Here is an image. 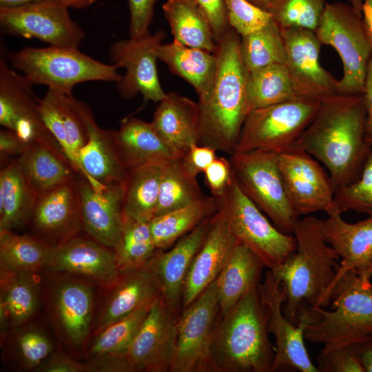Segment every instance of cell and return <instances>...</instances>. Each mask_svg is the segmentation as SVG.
Listing matches in <instances>:
<instances>
[{"instance_id": "cell-1", "label": "cell", "mask_w": 372, "mask_h": 372, "mask_svg": "<svg viewBox=\"0 0 372 372\" xmlns=\"http://www.w3.org/2000/svg\"><path fill=\"white\" fill-rule=\"evenodd\" d=\"M365 120L362 94L333 95L321 101L316 116L293 147L318 161L335 190L342 188L358 178L370 153Z\"/></svg>"}, {"instance_id": "cell-2", "label": "cell", "mask_w": 372, "mask_h": 372, "mask_svg": "<svg viewBox=\"0 0 372 372\" xmlns=\"http://www.w3.org/2000/svg\"><path fill=\"white\" fill-rule=\"evenodd\" d=\"M323 220L311 215L299 218L292 231L295 251L271 270L285 290L283 313L295 324L303 302L324 307L331 301L340 257L325 238Z\"/></svg>"}, {"instance_id": "cell-3", "label": "cell", "mask_w": 372, "mask_h": 372, "mask_svg": "<svg viewBox=\"0 0 372 372\" xmlns=\"http://www.w3.org/2000/svg\"><path fill=\"white\" fill-rule=\"evenodd\" d=\"M239 34L231 28L217 42L214 52L217 70L212 89L206 99L198 101V145L231 155L236 152L247 116L249 71L240 52Z\"/></svg>"}, {"instance_id": "cell-4", "label": "cell", "mask_w": 372, "mask_h": 372, "mask_svg": "<svg viewBox=\"0 0 372 372\" xmlns=\"http://www.w3.org/2000/svg\"><path fill=\"white\" fill-rule=\"evenodd\" d=\"M268 318L255 287L218 321L209 371L271 372L275 350L268 336Z\"/></svg>"}, {"instance_id": "cell-5", "label": "cell", "mask_w": 372, "mask_h": 372, "mask_svg": "<svg viewBox=\"0 0 372 372\" xmlns=\"http://www.w3.org/2000/svg\"><path fill=\"white\" fill-rule=\"evenodd\" d=\"M354 270L335 283L331 296L332 307H310L318 320L304 330V338L323 344L320 353L348 347L372 333V282Z\"/></svg>"}, {"instance_id": "cell-6", "label": "cell", "mask_w": 372, "mask_h": 372, "mask_svg": "<svg viewBox=\"0 0 372 372\" xmlns=\"http://www.w3.org/2000/svg\"><path fill=\"white\" fill-rule=\"evenodd\" d=\"M9 59L10 65L32 84L70 95L81 83H117L122 78L116 65L102 63L74 48L26 47L11 53Z\"/></svg>"}, {"instance_id": "cell-7", "label": "cell", "mask_w": 372, "mask_h": 372, "mask_svg": "<svg viewBox=\"0 0 372 372\" xmlns=\"http://www.w3.org/2000/svg\"><path fill=\"white\" fill-rule=\"evenodd\" d=\"M216 200L217 211L223 215L238 242L251 250L264 267L271 270L295 251L294 236L279 230L242 192L235 178Z\"/></svg>"}, {"instance_id": "cell-8", "label": "cell", "mask_w": 372, "mask_h": 372, "mask_svg": "<svg viewBox=\"0 0 372 372\" xmlns=\"http://www.w3.org/2000/svg\"><path fill=\"white\" fill-rule=\"evenodd\" d=\"M322 44L331 45L343 64L338 93L362 94L372 51L362 16L352 6L342 1L327 3L315 30Z\"/></svg>"}, {"instance_id": "cell-9", "label": "cell", "mask_w": 372, "mask_h": 372, "mask_svg": "<svg viewBox=\"0 0 372 372\" xmlns=\"http://www.w3.org/2000/svg\"><path fill=\"white\" fill-rule=\"evenodd\" d=\"M320 104L297 97L251 111L235 153L263 150L278 154L291 149L316 116Z\"/></svg>"}, {"instance_id": "cell-10", "label": "cell", "mask_w": 372, "mask_h": 372, "mask_svg": "<svg viewBox=\"0 0 372 372\" xmlns=\"http://www.w3.org/2000/svg\"><path fill=\"white\" fill-rule=\"evenodd\" d=\"M230 161L242 192L281 231L292 234L300 218L291 207L278 164V154L252 150L236 152Z\"/></svg>"}, {"instance_id": "cell-11", "label": "cell", "mask_w": 372, "mask_h": 372, "mask_svg": "<svg viewBox=\"0 0 372 372\" xmlns=\"http://www.w3.org/2000/svg\"><path fill=\"white\" fill-rule=\"evenodd\" d=\"M260 299L269 312L268 331L276 341L275 358L271 372L289 366L300 372H318L311 362L304 339L306 327L318 320L317 313L309 306L301 307L298 322L295 324L283 313L286 293L271 270L265 273L264 281L258 285Z\"/></svg>"}, {"instance_id": "cell-12", "label": "cell", "mask_w": 372, "mask_h": 372, "mask_svg": "<svg viewBox=\"0 0 372 372\" xmlns=\"http://www.w3.org/2000/svg\"><path fill=\"white\" fill-rule=\"evenodd\" d=\"M32 83L22 73L0 59V124L15 132L28 145H44L68 161L47 127Z\"/></svg>"}, {"instance_id": "cell-13", "label": "cell", "mask_w": 372, "mask_h": 372, "mask_svg": "<svg viewBox=\"0 0 372 372\" xmlns=\"http://www.w3.org/2000/svg\"><path fill=\"white\" fill-rule=\"evenodd\" d=\"M218 311L216 279L177 319L176 351L170 372L209 371Z\"/></svg>"}, {"instance_id": "cell-14", "label": "cell", "mask_w": 372, "mask_h": 372, "mask_svg": "<svg viewBox=\"0 0 372 372\" xmlns=\"http://www.w3.org/2000/svg\"><path fill=\"white\" fill-rule=\"evenodd\" d=\"M278 164L288 200L299 217L327 214L335 207L332 180L311 155L291 147L278 154Z\"/></svg>"}, {"instance_id": "cell-15", "label": "cell", "mask_w": 372, "mask_h": 372, "mask_svg": "<svg viewBox=\"0 0 372 372\" xmlns=\"http://www.w3.org/2000/svg\"><path fill=\"white\" fill-rule=\"evenodd\" d=\"M68 10L53 0L0 8V24L10 35L37 39L52 46L78 48L85 34Z\"/></svg>"}, {"instance_id": "cell-16", "label": "cell", "mask_w": 372, "mask_h": 372, "mask_svg": "<svg viewBox=\"0 0 372 372\" xmlns=\"http://www.w3.org/2000/svg\"><path fill=\"white\" fill-rule=\"evenodd\" d=\"M165 37L163 30L147 33L138 38L114 42L110 48V59L125 73L116 83L118 93L124 98H132L140 93L143 103L159 102L166 93L159 81L156 50Z\"/></svg>"}, {"instance_id": "cell-17", "label": "cell", "mask_w": 372, "mask_h": 372, "mask_svg": "<svg viewBox=\"0 0 372 372\" xmlns=\"http://www.w3.org/2000/svg\"><path fill=\"white\" fill-rule=\"evenodd\" d=\"M286 50L285 65L300 97L322 101L338 93V81L320 63L321 42L315 32L281 28Z\"/></svg>"}, {"instance_id": "cell-18", "label": "cell", "mask_w": 372, "mask_h": 372, "mask_svg": "<svg viewBox=\"0 0 372 372\" xmlns=\"http://www.w3.org/2000/svg\"><path fill=\"white\" fill-rule=\"evenodd\" d=\"M177 318L162 296L150 307L125 353L132 371H169L176 346Z\"/></svg>"}, {"instance_id": "cell-19", "label": "cell", "mask_w": 372, "mask_h": 372, "mask_svg": "<svg viewBox=\"0 0 372 372\" xmlns=\"http://www.w3.org/2000/svg\"><path fill=\"white\" fill-rule=\"evenodd\" d=\"M44 269L109 288L120 276L112 248L77 235L52 247Z\"/></svg>"}, {"instance_id": "cell-20", "label": "cell", "mask_w": 372, "mask_h": 372, "mask_svg": "<svg viewBox=\"0 0 372 372\" xmlns=\"http://www.w3.org/2000/svg\"><path fill=\"white\" fill-rule=\"evenodd\" d=\"M42 118L76 173L81 176L79 153L89 136V125L94 118L83 102L61 92L48 89L39 100Z\"/></svg>"}, {"instance_id": "cell-21", "label": "cell", "mask_w": 372, "mask_h": 372, "mask_svg": "<svg viewBox=\"0 0 372 372\" xmlns=\"http://www.w3.org/2000/svg\"><path fill=\"white\" fill-rule=\"evenodd\" d=\"M61 276L51 293L52 318L63 340L77 347L90 333L96 285L76 277Z\"/></svg>"}, {"instance_id": "cell-22", "label": "cell", "mask_w": 372, "mask_h": 372, "mask_svg": "<svg viewBox=\"0 0 372 372\" xmlns=\"http://www.w3.org/2000/svg\"><path fill=\"white\" fill-rule=\"evenodd\" d=\"M36 236L54 247L77 235L82 229L77 180L39 196L30 216Z\"/></svg>"}, {"instance_id": "cell-23", "label": "cell", "mask_w": 372, "mask_h": 372, "mask_svg": "<svg viewBox=\"0 0 372 372\" xmlns=\"http://www.w3.org/2000/svg\"><path fill=\"white\" fill-rule=\"evenodd\" d=\"M77 185L82 229L90 238L113 249L124 223V184L96 189L83 178Z\"/></svg>"}, {"instance_id": "cell-24", "label": "cell", "mask_w": 372, "mask_h": 372, "mask_svg": "<svg viewBox=\"0 0 372 372\" xmlns=\"http://www.w3.org/2000/svg\"><path fill=\"white\" fill-rule=\"evenodd\" d=\"M238 242L223 215L217 211L211 216L207 235L187 272L182 297L184 308L217 278Z\"/></svg>"}, {"instance_id": "cell-25", "label": "cell", "mask_w": 372, "mask_h": 372, "mask_svg": "<svg viewBox=\"0 0 372 372\" xmlns=\"http://www.w3.org/2000/svg\"><path fill=\"white\" fill-rule=\"evenodd\" d=\"M158 251L143 267L120 274L110 287L94 334L162 296L157 269Z\"/></svg>"}, {"instance_id": "cell-26", "label": "cell", "mask_w": 372, "mask_h": 372, "mask_svg": "<svg viewBox=\"0 0 372 372\" xmlns=\"http://www.w3.org/2000/svg\"><path fill=\"white\" fill-rule=\"evenodd\" d=\"M342 213L335 206L323 220L325 238L341 259L331 293L335 283L347 272L354 270L362 273L372 262V216L350 223L343 219Z\"/></svg>"}, {"instance_id": "cell-27", "label": "cell", "mask_w": 372, "mask_h": 372, "mask_svg": "<svg viewBox=\"0 0 372 372\" xmlns=\"http://www.w3.org/2000/svg\"><path fill=\"white\" fill-rule=\"evenodd\" d=\"M211 216L202 221L169 251L163 252L159 249L157 269L162 297L169 310L177 318L180 316L183 286L187 272L207 235Z\"/></svg>"}, {"instance_id": "cell-28", "label": "cell", "mask_w": 372, "mask_h": 372, "mask_svg": "<svg viewBox=\"0 0 372 372\" xmlns=\"http://www.w3.org/2000/svg\"><path fill=\"white\" fill-rule=\"evenodd\" d=\"M114 130L100 127L93 118L89 125V136L79 153L81 177L93 187L124 184L128 169L124 165L115 142Z\"/></svg>"}, {"instance_id": "cell-29", "label": "cell", "mask_w": 372, "mask_h": 372, "mask_svg": "<svg viewBox=\"0 0 372 372\" xmlns=\"http://www.w3.org/2000/svg\"><path fill=\"white\" fill-rule=\"evenodd\" d=\"M120 156L129 170L147 164L182 157L160 135L152 123L127 116L115 131Z\"/></svg>"}, {"instance_id": "cell-30", "label": "cell", "mask_w": 372, "mask_h": 372, "mask_svg": "<svg viewBox=\"0 0 372 372\" xmlns=\"http://www.w3.org/2000/svg\"><path fill=\"white\" fill-rule=\"evenodd\" d=\"M200 118L198 103L169 92L159 101L151 123L183 157L192 144H198Z\"/></svg>"}, {"instance_id": "cell-31", "label": "cell", "mask_w": 372, "mask_h": 372, "mask_svg": "<svg viewBox=\"0 0 372 372\" xmlns=\"http://www.w3.org/2000/svg\"><path fill=\"white\" fill-rule=\"evenodd\" d=\"M158 59L174 74L193 86L198 101L207 98L212 89L217 70L214 53L184 45L176 41L161 44L156 50Z\"/></svg>"}, {"instance_id": "cell-32", "label": "cell", "mask_w": 372, "mask_h": 372, "mask_svg": "<svg viewBox=\"0 0 372 372\" xmlns=\"http://www.w3.org/2000/svg\"><path fill=\"white\" fill-rule=\"evenodd\" d=\"M263 264L248 247L238 242L216 278L221 317L227 316L240 299L257 287Z\"/></svg>"}, {"instance_id": "cell-33", "label": "cell", "mask_w": 372, "mask_h": 372, "mask_svg": "<svg viewBox=\"0 0 372 372\" xmlns=\"http://www.w3.org/2000/svg\"><path fill=\"white\" fill-rule=\"evenodd\" d=\"M34 274L1 269L0 320L2 335L6 329L21 327L35 313L39 302V286Z\"/></svg>"}, {"instance_id": "cell-34", "label": "cell", "mask_w": 372, "mask_h": 372, "mask_svg": "<svg viewBox=\"0 0 372 372\" xmlns=\"http://www.w3.org/2000/svg\"><path fill=\"white\" fill-rule=\"evenodd\" d=\"M17 159L37 198L59 185L76 180V172L70 162L44 145H30Z\"/></svg>"}, {"instance_id": "cell-35", "label": "cell", "mask_w": 372, "mask_h": 372, "mask_svg": "<svg viewBox=\"0 0 372 372\" xmlns=\"http://www.w3.org/2000/svg\"><path fill=\"white\" fill-rule=\"evenodd\" d=\"M36 200L18 159L12 161L0 172V231L28 224Z\"/></svg>"}, {"instance_id": "cell-36", "label": "cell", "mask_w": 372, "mask_h": 372, "mask_svg": "<svg viewBox=\"0 0 372 372\" xmlns=\"http://www.w3.org/2000/svg\"><path fill=\"white\" fill-rule=\"evenodd\" d=\"M162 8L174 41L214 53L217 43L196 0H166Z\"/></svg>"}, {"instance_id": "cell-37", "label": "cell", "mask_w": 372, "mask_h": 372, "mask_svg": "<svg viewBox=\"0 0 372 372\" xmlns=\"http://www.w3.org/2000/svg\"><path fill=\"white\" fill-rule=\"evenodd\" d=\"M217 211L216 200L203 196L189 204L154 216L149 227L157 249H165Z\"/></svg>"}, {"instance_id": "cell-38", "label": "cell", "mask_w": 372, "mask_h": 372, "mask_svg": "<svg viewBox=\"0 0 372 372\" xmlns=\"http://www.w3.org/2000/svg\"><path fill=\"white\" fill-rule=\"evenodd\" d=\"M163 164L150 163L129 170L124 183L125 218L150 220L154 216Z\"/></svg>"}, {"instance_id": "cell-39", "label": "cell", "mask_w": 372, "mask_h": 372, "mask_svg": "<svg viewBox=\"0 0 372 372\" xmlns=\"http://www.w3.org/2000/svg\"><path fill=\"white\" fill-rule=\"evenodd\" d=\"M52 247L36 236L1 230V269L34 273L44 269Z\"/></svg>"}, {"instance_id": "cell-40", "label": "cell", "mask_w": 372, "mask_h": 372, "mask_svg": "<svg viewBox=\"0 0 372 372\" xmlns=\"http://www.w3.org/2000/svg\"><path fill=\"white\" fill-rule=\"evenodd\" d=\"M300 97L285 64H273L249 72L247 98L249 113Z\"/></svg>"}, {"instance_id": "cell-41", "label": "cell", "mask_w": 372, "mask_h": 372, "mask_svg": "<svg viewBox=\"0 0 372 372\" xmlns=\"http://www.w3.org/2000/svg\"><path fill=\"white\" fill-rule=\"evenodd\" d=\"M113 249L120 274L145 265L158 250L149 220L124 218L120 238Z\"/></svg>"}, {"instance_id": "cell-42", "label": "cell", "mask_w": 372, "mask_h": 372, "mask_svg": "<svg viewBox=\"0 0 372 372\" xmlns=\"http://www.w3.org/2000/svg\"><path fill=\"white\" fill-rule=\"evenodd\" d=\"M181 158L163 164L154 216L184 207L203 196L196 177L187 172Z\"/></svg>"}, {"instance_id": "cell-43", "label": "cell", "mask_w": 372, "mask_h": 372, "mask_svg": "<svg viewBox=\"0 0 372 372\" xmlns=\"http://www.w3.org/2000/svg\"><path fill=\"white\" fill-rule=\"evenodd\" d=\"M240 52L249 72L273 64H285L286 50L280 27L273 19L263 28L242 37Z\"/></svg>"}, {"instance_id": "cell-44", "label": "cell", "mask_w": 372, "mask_h": 372, "mask_svg": "<svg viewBox=\"0 0 372 372\" xmlns=\"http://www.w3.org/2000/svg\"><path fill=\"white\" fill-rule=\"evenodd\" d=\"M154 301L142 306L95 334L87 353L89 357L125 353Z\"/></svg>"}, {"instance_id": "cell-45", "label": "cell", "mask_w": 372, "mask_h": 372, "mask_svg": "<svg viewBox=\"0 0 372 372\" xmlns=\"http://www.w3.org/2000/svg\"><path fill=\"white\" fill-rule=\"evenodd\" d=\"M325 0H273L267 11L280 28L315 32L326 6Z\"/></svg>"}, {"instance_id": "cell-46", "label": "cell", "mask_w": 372, "mask_h": 372, "mask_svg": "<svg viewBox=\"0 0 372 372\" xmlns=\"http://www.w3.org/2000/svg\"><path fill=\"white\" fill-rule=\"evenodd\" d=\"M13 342L15 358L25 369H37L52 353L50 338L45 331L35 326L20 329Z\"/></svg>"}, {"instance_id": "cell-47", "label": "cell", "mask_w": 372, "mask_h": 372, "mask_svg": "<svg viewBox=\"0 0 372 372\" xmlns=\"http://www.w3.org/2000/svg\"><path fill=\"white\" fill-rule=\"evenodd\" d=\"M370 153L358 178L335 190L334 205L342 212L354 211L372 216V141Z\"/></svg>"}, {"instance_id": "cell-48", "label": "cell", "mask_w": 372, "mask_h": 372, "mask_svg": "<svg viewBox=\"0 0 372 372\" xmlns=\"http://www.w3.org/2000/svg\"><path fill=\"white\" fill-rule=\"evenodd\" d=\"M230 27L245 37L265 27L273 19L270 12L247 0H225Z\"/></svg>"}, {"instance_id": "cell-49", "label": "cell", "mask_w": 372, "mask_h": 372, "mask_svg": "<svg viewBox=\"0 0 372 372\" xmlns=\"http://www.w3.org/2000/svg\"><path fill=\"white\" fill-rule=\"evenodd\" d=\"M317 360L319 372H365L349 347L338 348L320 353Z\"/></svg>"}, {"instance_id": "cell-50", "label": "cell", "mask_w": 372, "mask_h": 372, "mask_svg": "<svg viewBox=\"0 0 372 372\" xmlns=\"http://www.w3.org/2000/svg\"><path fill=\"white\" fill-rule=\"evenodd\" d=\"M203 174L205 183L215 199L225 193L234 179L230 159L223 156H217Z\"/></svg>"}, {"instance_id": "cell-51", "label": "cell", "mask_w": 372, "mask_h": 372, "mask_svg": "<svg viewBox=\"0 0 372 372\" xmlns=\"http://www.w3.org/2000/svg\"><path fill=\"white\" fill-rule=\"evenodd\" d=\"M158 0H127L130 11L129 32L130 38L146 35L152 21L154 6Z\"/></svg>"}, {"instance_id": "cell-52", "label": "cell", "mask_w": 372, "mask_h": 372, "mask_svg": "<svg viewBox=\"0 0 372 372\" xmlns=\"http://www.w3.org/2000/svg\"><path fill=\"white\" fill-rule=\"evenodd\" d=\"M196 1L210 24L216 43L218 42L231 28L225 0Z\"/></svg>"}, {"instance_id": "cell-53", "label": "cell", "mask_w": 372, "mask_h": 372, "mask_svg": "<svg viewBox=\"0 0 372 372\" xmlns=\"http://www.w3.org/2000/svg\"><path fill=\"white\" fill-rule=\"evenodd\" d=\"M216 151L211 147L194 143L181 158L183 165L189 174L197 177L217 157Z\"/></svg>"}, {"instance_id": "cell-54", "label": "cell", "mask_w": 372, "mask_h": 372, "mask_svg": "<svg viewBox=\"0 0 372 372\" xmlns=\"http://www.w3.org/2000/svg\"><path fill=\"white\" fill-rule=\"evenodd\" d=\"M41 372H87L86 363H81L63 353H52L37 369Z\"/></svg>"}, {"instance_id": "cell-55", "label": "cell", "mask_w": 372, "mask_h": 372, "mask_svg": "<svg viewBox=\"0 0 372 372\" xmlns=\"http://www.w3.org/2000/svg\"><path fill=\"white\" fill-rule=\"evenodd\" d=\"M15 132L4 129L0 132L1 156H20L29 146Z\"/></svg>"}, {"instance_id": "cell-56", "label": "cell", "mask_w": 372, "mask_h": 372, "mask_svg": "<svg viewBox=\"0 0 372 372\" xmlns=\"http://www.w3.org/2000/svg\"><path fill=\"white\" fill-rule=\"evenodd\" d=\"M362 96L366 111L365 137L370 143L372 141V58L368 66Z\"/></svg>"}, {"instance_id": "cell-57", "label": "cell", "mask_w": 372, "mask_h": 372, "mask_svg": "<svg viewBox=\"0 0 372 372\" xmlns=\"http://www.w3.org/2000/svg\"><path fill=\"white\" fill-rule=\"evenodd\" d=\"M348 347L355 353L365 372H372V333Z\"/></svg>"}, {"instance_id": "cell-58", "label": "cell", "mask_w": 372, "mask_h": 372, "mask_svg": "<svg viewBox=\"0 0 372 372\" xmlns=\"http://www.w3.org/2000/svg\"><path fill=\"white\" fill-rule=\"evenodd\" d=\"M362 15L365 32L372 51V0H364Z\"/></svg>"}, {"instance_id": "cell-59", "label": "cell", "mask_w": 372, "mask_h": 372, "mask_svg": "<svg viewBox=\"0 0 372 372\" xmlns=\"http://www.w3.org/2000/svg\"><path fill=\"white\" fill-rule=\"evenodd\" d=\"M67 8L82 9L87 8L99 0H53Z\"/></svg>"}, {"instance_id": "cell-60", "label": "cell", "mask_w": 372, "mask_h": 372, "mask_svg": "<svg viewBox=\"0 0 372 372\" xmlns=\"http://www.w3.org/2000/svg\"><path fill=\"white\" fill-rule=\"evenodd\" d=\"M48 0H0V8H13Z\"/></svg>"}, {"instance_id": "cell-61", "label": "cell", "mask_w": 372, "mask_h": 372, "mask_svg": "<svg viewBox=\"0 0 372 372\" xmlns=\"http://www.w3.org/2000/svg\"><path fill=\"white\" fill-rule=\"evenodd\" d=\"M255 6L267 10L273 0H247Z\"/></svg>"}, {"instance_id": "cell-62", "label": "cell", "mask_w": 372, "mask_h": 372, "mask_svg": "<svg viewBox=\"0 0 372 372\" xmlns=\"http://www.w3.org/2000/svg\"><path fill=\"white\" fill-rule=\"evenodd\" d=\"M353 8L354 10L360 16L362 15V0H347Z\"/></svg>"}, {"instance_id": "cell-63", "label": "cell", "mask_w": 372, "mask_h": 372, "mask_svg": "<svg viewBox=\"0 0 372 372\" xmlns=\"http://www.w3.org/2000/svg\"><path fill=\"white\" fill-rule=\"evenodd\" d=\"M362 274L364 275L365 276L369 278H372V262L371 265L369 266V267L368 268V269L365 272L362 273Z\"/></svg>"}]
</instances>
